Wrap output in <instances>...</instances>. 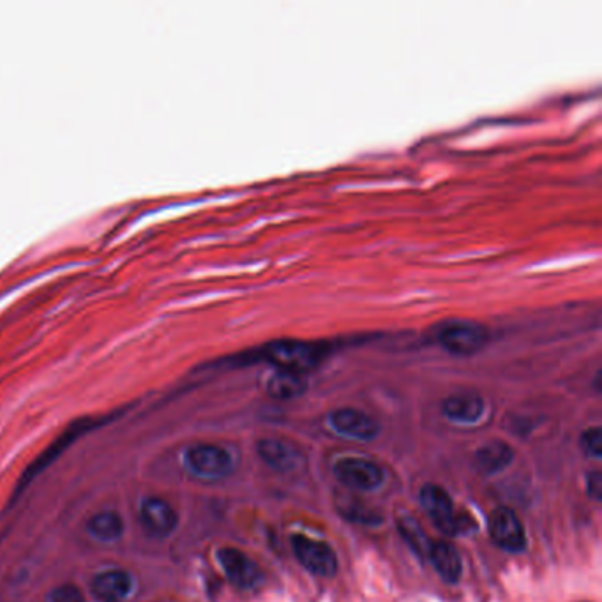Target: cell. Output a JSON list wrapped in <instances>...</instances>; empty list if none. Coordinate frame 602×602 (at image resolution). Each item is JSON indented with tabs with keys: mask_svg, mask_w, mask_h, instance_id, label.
<instances>
[{
	"mask_svg": "<svg viewBox=\"0 0 602 602\" xmlns=\"http://www.w3.org/2000/svg\"><path fill=\"white\" fill-rule=\"evenodd\" d=\"M514 459V450L510 445L500 440H493L482 445L474 456L477 472L484 476H495L506 470Z\"/></svg>",
	"mask_w": 602,
	"mask_h": 602,
	"instance_id": "14",
	"label": "cell"
},
{
	"mask_svg": "<svg viewBox=\"0 0 602 602\" xmlns=\"http://www.w3.org/2000/svg\"><path fill=\"white\" fill-rule=\"evenodd\" d=\"M308 383L302 375L288 373V371H276L267 381V392L274 400H293L304 394Z\"/></svg>",
	"mask_w": 602,
	"mask_h": 602,
	"instance_id": "17",
	"label": "cell"
},
{
	"mask_svg": "<svg viewBox=\"0 0 602 602\" xmlns=\"http://www.w3.org/2000/svg\"><path fill=\"white\" fill-rule=\"evenodd\" d=\"M433 341L458 357H469L486 347L489 334L488 329L467 318H450L439 323L433 331Z\"/></svg>",
	"mask_w": 602,
	"mask_h": 602,
	"instance_id": "2",
	"label": "cell"
},
{
	"mask_svg": "<svg viewBox=\"0 0 602 602\" xmlns=\"http://www.w3.org/2000/svg\"><path fill=\"white\" fill-rule=\"evenodd\" d=\"M331 428L351 440H373L377 439L380 426L379 422L368 413L355 410V409H340L329 415Z\"/></svg>",
	"mask_w": 602,
	"mask_h": 602,
	"instance_id": "10",
	"label": "cell"
},
{
	"mask_svg": "<svg viewBox=\"0 0 602 602\" xmlns=\"http://www.w3.org/2000/svg\"><path fill=\"white\" fill-rule=\"evenodd\" d=\"M420 504L422 508L426 510V514L431 518L433 525L444 532L450 538L461 536L467 532L470 519L469 518H459V514L456 512L452 498L449 497V493L445 491L444 488L437 486V484H426L420 493H419Z\"/></svg>",
	"mask_w": 602,
	"mask_h": 602,
	"instance_id": "3",
	"label": "cell"
},
{
	"mask_svg": "<svg viewBox=\"0 0 602 602\" xmlns=\"http://www.w3.org/2000/svg\"><path fill=\"white\" fill-rule=\"evenodd\" d=\"M218 562L226 579L239 590H254L263 581V572L258 564L237 548H222Z\"/></svg>",
	"mask_w": 602,
	"mask_h": 602,
	"instance_id": "6",
	"label": "cell"
},
{
	"mask_svg": "<svg viewBox=\"0 0 602 602\" xmlns=\"http://www.w3.org/2000/svg\"><path fill=\"white\" fill-rule=\"evenodd\" d=\"M140 521L149 538L166 539L177 528L179 516L168 502L158 497H151L142 502Z\"/></svg>",
	"mask_w": 602,
	"mask_h": 602,
	"instance_id": "9",
	"label": "cell"
},
{
	"mask_svg": "<svg viewBox=\"0 0 602 602\" xmlns=\"http://www.w3.org/2000/svg\"><path fill=\"white\" fill-rule=\"evenodd\" d=\"M256 450L269 467H272L274 470H280V472L293 470L301 461V456L295 447L285 444L281 440H276V439L260 440L256 445Z\"/></svg>",
	"mask_w": 602,
	"mask_h": 602,
	"instance_id": "15",
	"label": "cell"
},
{
	"mask_svg": "<svg viewBox=\"0 0 602 602\" xmlns=\"http://www.w3.org/2000/svg\"><path fill=\"white\" fill-rule=\"evenodd\" d=\"M50 602H85L84 592L76 585H61L50 594Z\"/></svg>",
	"mask_w": 602,
	"mask_h": 602,
	"instance_id": "20",
	"label": "cell"
},
{
	"mask_svg": "<svg viewBox=\"0 0 602 602\" xmlns=\"http://www.w3.org/2000/svg\"><path fill=\"white\" fill-rule=\"evenodd\" d=\"M581 449L587 456L601 459L602 458V429L601 428H590L581 437Z\"/></svg>",
	"mask_w": 602,
	"mask_h": 602,
	"instance_id": "19",
	"label": "cell"
},
{
	"mask_svg": "<svg viewBox=\"0 0 602 602\" xmlns=\"http://www.w3.org/2000/svg\"><path fill=\"white\" fill-rule=\"evenodd\" d=\"M398 528H400L401 538L407 540V544L412 548L413 553L420 558H428L433 542L420 528V525L413 518H401L398 523Z\"/></svg>",
	"mask_w": 602,
	"mask_h": 602,
	"instance_id": "18",
	"label": "cell"
},
{
	"mask_svg": "<svg viewBox=\"0 0 602 602\" xmlns=\"http://www.w3.org/2000/svg\"><path fill=\"white\" fill-rule=\"evenodd\" d=\"M489 538L508 553H519L527 548V534L518 514L508 508H495L489 516Z\"/></svg>",
	"mask_w": 602,
	"mask_h": 602,
	"instance_id": "7",
	"label": "cell"
},
{
	"mask_svg": "<svg viewBox=\"0 0 602 602\" xmlns=\"http://www.w3.org/2000/svg\"><path fill=\"white\" fill-rule=\"evenodd\" d=\"M91 590L101 602L124 601L133 590V579L126 571L101 572L95 576Z\"/></svg>",
	"mask_w": 602,
	"mask_h": 602,
	"instance_id": "12",
	"label": "cell"
},
{
	"mask_svg": "<svg viewBox=\"0 0 602 602\" xmlns=\"http://www.w3.org/2000/svg\"><path fill=\"white\" fill-rule=\"evenodd\" d=\"M336 479L351 489L375 491L383 484V470L377 463L360 458H343L334 465Z\"/></svg>",
	"mask_w": 602,
	"mask_h": 602,
	"instance_id": "8",
	"label": "cell"
},
{
	"mask_svg": "<svg viewBox=\"0 0 602 602\" xmlns=\"http://www.w3.org/2000/svg\"><path fill=\"white\" fill-rule=\"evenodd\" d=\"M87 530L94 539L101 540V542H113V540L123 538L124 521L117 512L103 510L89 519Z\"/></svg>",
	"mask_w": 602,
	"mask_h": 602,
	"instance_id": "16",
	"label": "cell"
},
{
	"mask_svg": "<svg viewBox=\"0 0 602 602\" xmlns=\"http://www.w3.org/2000/svg\"><path fill=\"white\" fill-rule=\"evenodd\" d=\"M327 343L301 341V340H281L271 343L263 357L278 368V371H288L295 375H306L315 370L320 362L329 355Z\"/></svg>",
	"mask_w": 602,
	"mask_h": 602,
	"instance_id": "1",
	"label": "cell"
},
{
	"mask_svg": "<svg viewBox=\"0 0 602 602\" xmlns=\"http://www.w3.org/2000/svg\"><path fill=\"white\" fill-rule=\"evenodd\" d=\"M587 488H588V495L601 502L602 500V476L601 472H592L588 474V479H587Z\"/></svg>",
	"mask_w": 602,
	"mask_h": 602,
	"instance_id": "21",
	"label": "cell"
},
{
	"mask_svg": "<svg viewBox=\"0 0 602 602\" xmlns=\"http://www.w3.org/2000/svg\"><path fill=\"white\" fill-rule=\"evenodd\" d=\"M184 461L192 476L209 480L230 476L233 470L232 454L218 445H192L186 450Z\"/></svg>",
	"mask_w": 602,
	"mask_h": 602,
	"instance_id": "5",
	"label": "cell"
},
{
	"mask_svg": "<svg viewBox=\"0 0 602 602\" xmlns=\"http://www.w3.org/2000/svg\"><path fill=\"white\" fill-rule=\"evenodd\" d=\"M428 560L431 562L435 571L439 572V576L447 583L454 585L461 579V574H463L461 555L447 540L433 542V546L429 549V555H428Z\"/></svg>",
	"mask_w": 602,
	"mask_h": 602,
	"instance_id": "13",
	"label": "cell"
},
{
	"mask_svg": "<svg viewBox=\"0 0 602 602\" xmlns=\"http://www.w3.org/2000/svg\"><path fill=\"white\" fill-rule=\"evenodd\" d=\"M442 412L452 422L476 424L486 412V405L479 394L463 392L447 398L442 405Z\"/></svg>",
	"mask_w": 602,
	"mask_h": 602,
	"instance_id": "11",
	"label": "cell"
},
{
	"mask_svg": "<svg viewBox=\"0 0 602 602\" xmlns=\"http://www.w3.org/2000/svg\"><path fill=\"white\" fill-rule=\"evenodd\" d=\"M291 549L299 564L315 576L332 577L338 572V557L334 549L323 540L295 534L291 538Z\"/></svg>",
	"mask_w": 602,
	"mask_h": 602,
	"instance_id": "4",
	"label": "cell"
}]
</instances>
